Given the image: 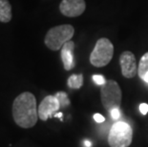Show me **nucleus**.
<instances>
[{"mask_svg": "<svg viewBox=\"0 0 148 147\" xmlns=\"http://www.w3.org/2000/svg\"><path fill=\"white\" fill-rule=\"evenodd\" d=\"M86 3L84 0H62L59 5V11L64 16L77 17L85 12Z\"/></svg>", "mask_w": 148, "mask_h": 147, "instance_id": "0eeeda50", "label": "nucleus"}, {"mask_svg": "<svg viewBox=\"0 0 148 147\" xmlns=\"http://www.w3.org/2000/svg\"><path fill=\"white\" fill-rule=\"evenodd\" d=\"M55 117H58L59 118H62V113H58V114H56L55 115Z\"/></svg>", "mask_w": 148, "mask_h": 147, "instance_id": "aec40b11", "label": "nucleus"}, {"mask_svg": "<svg viewBox=\"0 0 148 147\" xmlns=\"http://www.w3.org/2000/svg\"><path fill=\"white\" fill-rule=\"evenodd\" d=\"M12 16V6L10 2L8 0H0V22H10Z\"/></svg>", "mask_w": 148, "mask_h": 147, "instance_id": "9d476101", "label": "nucleus"}, {"mask_svg": "<svg viewBox=\"0 0 148 147\" xmlns=\"http://www.w3.org/2000/svg\"><path fill=\"white\" fill-rule=\"evenodd\" d=\"M148 73V52L145 53L140 58L138 66V75L143 79V77Z\"/></svg>", "mask_w": 148, "mask_h": 147, "instance_id": "9b49d317", "label": "nucleus"}, {"mask_svg": "<svg viewBox=\"0 0 148 147\" xmlns=\"http://www.w3.org/2000/svg\"><path fill=\"white\" fill-rule=\"evenodd\" d=\"M133 130L123 121H118L112 125L108 136L110 147H128L132 143Z\"/></svg>", "mask_w": 148, "mask_h": 147, "instance_id": "7ed1b4c3", "label": "nucleus"}, {"mask_svg": "<svg viewBox=\"0 0 148 147\" xmlns=\"http://www.w3.org/2000/svg\"><path fill=\"white\" fill-rule=\"evenodd\" d=\"M84 145L86 147H91L92 146V142L90 140H84Z\"/></svg>", "mask_w": 148, "mask_h": 147, "instance_id": "a211bd4d", "label": "nucleus"}, {"mask_svg": "<svg viewBox=\"0 0 148 147\" xmlns=\"http://www.w3.org/2000/svg\"><path fill=\"white\" fill-rule=\"evenodd\" d=\"M56 98L58 99L60 107H66V106L70 105V101H69V98L66 93L58 92L56 94Z\"/></svg>", "mask_w": 148, "mask_h": 147, "instance_id": "ddd939ff", "label": "nucleus"}, {"mask_svg": "<svg viewBox=\"0 0 148 147\" xmlns=\"http://www.w3.org/2000/svg\"><path fill=\"white\" fill-rule=\"evenodd\" d=\"M12 118L22 128H32L37 122L38 110L36 99L32 93L23 92L14 98L12 103Z\"/></svg>", "mask_w": 148, "mask_h": 147, "instance_id": "f257e3e1", "label": "nucleus"}, {"mask_svg": "<svg viewBox=\"0 0 148 147\" xmlns=\"http://www.w3.org/2000/svg\"><path fill=\"white\" fill-rule=\"evenodd\" d=\"M140 111L143 115H146L148 113V104L147 103H141L140 105Z\"/></svg>", "mask_w": 148, "mask_h": 147, "instance_id": "dca6fc26", "label": "nucleus"}, {"mask_svg": "<svg viewBox=\"0 0 148 147\" xmlns=\"http://www.w3.org/2000/svg\"><path fill=\"white\" fill-rule=\"evenodd\" d=\"M75 29L70 24H63L51 28L45 36V45L52 51H58L74 36Z\"/></svg>", "mask_w": 148, "mask_h": 147, "instance_id": "f03ea898", "label": "nucleus"}, {"mask_svg": "<svg viewBox=\"0 0 148 147\" xmlns=\"http://www.w3.org/2000/svg\"><path fill=\"white\" fill-rule=\"evenodd\" d=\"M110 113H111V117L113 120H119V118H121V112H119V108L112 109V110L110 111Z\"/></svg>", "mask_w": 148, "mask_h": 147, "instance_id": "2eb2a0df", "label": "nucleus"}, {"mask_svg": "<svg viewBox=\"0 0 148 147\" xmlns=\"http://www.w3.org/2000/svg\"><path fill=\"white\" fill-rule=\"evenodd\" d=\"M94 120H95L97 123H101V122H104L105 118H104V117H103L102 115H100V114H95V115H94Z\"/></svg>", "mask_w": 148, "mask_h": 147, "instance_id": "f3484780", "label": "nucleus"}, {"mask_svg": "<svg viewBox=\"0 0 148 147\" xmlns=\"http://www.w3.org/2000/svg\"><path fill=\"white\" fill-rule=\"evenodd\" d=\"M74 50L75 43L70 40L66 42L61 48V59L63 62V66L66 71H70L75 66L74 60Z\"/></svg>", "mask_w": 148, "mask_h": 147, "instance_id": "1a4fd4ad", "label": "nucleus"}, {"mask_svg": "<svg viewBox=\"0 0 148 147\" xmlns=\"http://www.w3.org/2000/svg\"><path fill=\"white\" fill-rule=\"evenodd\" d=\"M59 108H60V104L56 96H47L37 108L38 118L41 120L45 121L49 118L53 117L59 110Z\"/></svg>", "mask_w": 148, "mask_h": 147, "instance_id": "423d86ee", "label": "nucleus"}, {"mask_svg": "<svg viewBox=\"0 0 148 147\" xmlns=\"http://www.w3.org/2000/svg\"><path fill=\"white\" fill-rule=\"evenodd\" d=\"M119 64H121L122 76L126 79H133L138 74L137 60L132 52L125 51L119 57Z\"/></svg>", "mask_w": 148, "mask_h": 147, "instance_id": "6e6552de", "label": "nucleus"}, {"mask_svg": "<svg viewBox=\"0 0 148 147\" xmlns=\"http://www.w3.org/2000/svg\"><path fill=\"white\" fill-rule=\"evenodd\" d=\"M114 46L108 38L102 37L97 41L90 55V62L95 67H104L112 60Z\"/></svg>", "mask_w": 148, "mask_h": 147, "instance_id": "20e7f679", "label": "nucleus"}, {"mask_svg": "<svg viewBox=\"0 0 148 147\" xmlns=\"http://www.w3.org/2000/svg\"><path fill=\"white\" fill-rule=\"evenodd\" d=\"M143 81H145L146 83H148V73H147V74L145 75V76H144V77H143Z\"/></svg>", "mask_w": 148, "mask_h": 147, "instance_id": "6ab92c4d", "label": "nucleus"}, {"mask_svg": "<svg viewBox=\"0 0 148 147\" xmlns=\"http://www.w3.org/2000/svg\"><path fill=\"white\" fill-rule=\"evenodd\" d=\"M122 93L118 82L115 80L106 81L100 90L101 103L107 110L111 111L114 108H119L121 104Z\"/></svg>", "mask_w": 148, "mask_h": 147, "instance_id": "39448f33", "label": "nucleus"}, {"mask_svg": "<svg viewBox=\"0 0 148 147\" xmlns=\"http://www.w3.org/2000/svg\"><path fill=\"white\" fill-rule=\"evenodd\" d=\"M93 80L97 84V85H104L106 80L103 76H100V75H94L93 76Z\"/></svg>", "mask_w": 148, "mask_h": 147, "instance_id": "4468645a", "label": "nucleus"}, {"mask_svg": "<svg viewBox=\"0 0 148 147\" xmlns=\"http://www.w3.org/2000/svg\"><path fill=\"white\" fill-rule=\"evenodd\" d=\"M83 85V76L79 75H72L68 79V86L72 89H79Z\"/></svg>", "mask_w": 148, "mask_h": 147, "instance_id": "f8f14e48", "label": "nucleus"}]
</instances>
